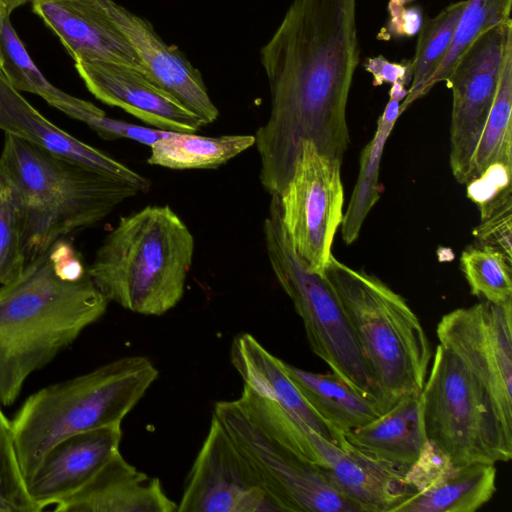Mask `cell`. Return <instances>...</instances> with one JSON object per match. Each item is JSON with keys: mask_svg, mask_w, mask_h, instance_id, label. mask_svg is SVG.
I'll use <instances>...</instances> for the list:
<instances>
[{"mask_svg": "<svg viewBox=\"0 0 512 512\" xmlns=\"http://www.w3.org/2000/svg\"><path fill=\"white\" fill-rule=\"evenodd\" d=\"M356 8L357 0H293L260 49L271 109L254 146L270 195L283 192L306 141L343 161L347 102L360 61Z\"/></svg>", "mask_w": 512, "mask_h": 512, "instance_id": "1", "label": "cell"}, {"mask_svg": "<svg viewBox=\"0 0 512 512\" xmlns=\"http://www.w3.org/2000/svg\"><path fill=\"white\" fill-rule=\"evenodd\" d=\"M108 304L66 238L0 285L1 405H13L28 377L73 344Z\"/></svg>", "mask_w": 512, "mask_h": 512, "instance_id": "2", "label": "cell"}, {"mask_svg": "<svg viewBox=\"0 0 512 512\" xmlns=\"http://www.w3.org/2000/svg\"><path fill=\"white\" fill-rule=\"evenodd\" d=\"M195 251L188 226L169 205H149L120 217L88 265L109 302L160 316L182 299Z\"/></svg>", "mask_w": 512, "mask_h": 512, "instance_id": "3", "label": "cell"}, {"mask_svg": "<svg viewBox=\"0 0 512 512\" xmlns=\"http://www.w3.org/2000/svg\"><path fill=\"white\" fill-rule=\"evenodd\" d=\"M0 167L22 215L25 263L57 240L92 226L139 192L129 184L5 133Z\"/></svg>", "mask_w": 512, "mask_h": 512, "instance_id": "4", "label": "cell"}, {"mask_svg": "<svg viewBox=\"0 0 512 512\" xmlns=\"http://www.w3.org/2000/svg\"><path fill=\"white\" fill-rule=\"evenodd\" d=\"M324 276L365 359L383 411L420 394L433 355L406 300L378 277L351 268L332 254Z\"/></svg>", "mask_w": 512, "mask_h": 512, "instance_id": "5", "label": "cell"}, {"mask_svg": "<svg viewBox=\"0 0 512 512\" xmlns=\"http://www.w3.org/2000/svg\"><path fill=\"white\" fill-rule=\"evenodd\" d=\"M158 375L147 357L125 356L31 394L10 419L26 482L58 441L76 433L121 425Z\"/></svg>", "mask_w": 512, "mask_h": 512, "instance_id": "6", "label": "cell"}, {"mask_svg": "<svg viewBox=\"0 0 512 512\" xmlns=\"http://www.w3.org/2000/svg\"><path fill=\"white\" fill-rule=\"evenodd\" d=\"M420 393L427 439L456 466L512 458V426L487 388L449 348L438 345Z\"/></svg>", "mask_w": 512, "mask_h": 512, "instance_id": "7", "label": "cell"}, {"mask_svg": "<svg viewBox=\"0 0 512 512\" xmlns=\"http://www.w3.org/2000/svg\"><path fill=\"white\" fill-rule=\"evenodd\" d=\"M263 234L273 273L302 319L312 352L336 376L378 401L365 359L328 280L310 271L293 250L282 224L278 195L271 196Z\"/></svg>", "mask_w": 512, "mask_h": 512, "instance_id": "8", "label": "cell"}, {"mask_svg": "<svg viewBox=\"0 0 512 512\" xmlns=\"http://www.w3.org/2000/svg\"><path fill=\"white\" fill-rule=\"evenodd\" d=\"M212 414L252 465L281 512H358L322 469L306 462L254 425L235 401H219Z\"/></svg>", "mask_w": 512, "mask_h": 512, "instance_id": "9", "label": "cell"}, {"mask_svg": "<svg viewBox=\"0 0 512 512\" xmlns=\"http://www.w3.org/2000/svg\"><path fill=\"white\" fill-rule=\"evenodd\" d=\"M341 164L306 141L279 195L282 224L293 250L310 271L320 275H324L344 214Z\"/></svg>", "mask_w": 512, "mask_h": 512, "instance_id": "10", "label": "cell"}, {"mask_svg": "<svg viewBox=\"0 0 512 512\" xmlns=\"http://www.w3.org/2000/svg\"><path fill=\"white\" fill-rule=\"evenodd\" d=\"M510 47L511 19L480 34L461 54L445 82L452 91L449 163L460 184H467L471 179L472 157Z\"/></svg>", "mask_w": 512, "mask_h": 512, "instance_id": "11", "label": "cell"}, {"mask_svg": "<svg viewBox=\"0 0 512 512\" xmlns=\"http://www.w3.org/2000/svg\"><path fill=\"white\" fill-rule=\"evenodd\" d=\"M177 504V512L281 511L213 414Z\"/></svg>", "mask_w": 512, "mask_h": 512, "instance_id": "12", "label": "cell"}, {"mask_svg": "<svg viewBox=\"0 0 512 512\" xmlns=\"http://www.w3.org/2000/svg\"><path fill=\"white\" fill-rule=\"evenodd\" d=\"M512 301L482 300L442 316L436 335L483 383L512 426Z\"/></svg>", "mask_w": 512, "mask_h": 512, "instance_id": "13", "label": "cell"}, {"mask_svg": "<svg viewBox=\"0 0 512 512\" xmlns=\"http://www.w3.org/2000/svg\"><path fill=\"white\" fill-rule=\"evenodd\" d=\"M75 68L87 89L101 102L118 107L154 128L195 133L204 125L173 95L131 66L78 60Z\"/></svg>", "mask_w": 512, "mask_h": 512, "instance_id": "14", "label": "cell"}, {"mask_svg": "<svg viewBox=\"0 0 512 512\" xmlns=\"http://www.w3.org/2000/svg\"><path fill=\"white\" fill-rule=\"evenodd\" d=\"M104 4L135 50L146 75L200 118L205 126L214 123L219 110L209 96L200 71L177 47L166 44L149 21L113 0H104Z\"/></svg>", "mask_w": 512, "mask_h": 512, "instance_id": "15", "label": "cell"}, {"mask_svg": "<svg viewBox=\"0 0 512 512\" xmlns=\"http://www.w3.org/2000/svg\"><path fill=\"white\" fill-rule=\"evenodd\" d=\"M0 130L55 156L125 182L139 193H147L151 188V181L142 174L73 137L48 120L9 83L2 69H0Z\"/></svg>", "mask_w": 512, "mask_h": 512, "instance_id": "16", "label": "cell"}, {"mask_svg": "<svg viewBox=\"0 0 512 512\" xmlns=\"http://www.w3.org/2000/svg\"><path fill=\"white\" fill-rule=\"evenodd\" d=\"M31 2L33 12L58 37L74 62L100 60L145 73L135 50L108 13L104 0Z\"/></svg>", "mask_w": 512, "mask_h": 512, "instance_id": "17", "label": "cell"}, {"mask_svg": "<svg viewBox=\"0 0 512 512\" xmlns=\"http://www.w3.org/2000/svg\"><path fill=\"white\" fill-rule=\"evenodd\" d=\"M121 425L76 433L54 444L27 482L42 511L75 493L119 450Z\"/></svg>", "mask_w": 512, "mask_h": 512, "instance_id": "18", "label": "cell"}, {"mask_svg": "<svg viewBox=\"0 0 512 512\" xmlns=\"http://www.w3.org/2000/svg\"><path fill=\"white\" fill-rule=\"evenodd\" d=\"M317 446L324 461L320 468L358 512H394L414 495L406 472L360 453L344 437L335 444L318 436Z\"/></svg>", "mask_w": 512, "mask_h": 512, "instance_id": "19", "label": "cell"}, {"mask_svg": "<svg viewBox=\"0 0 512 512\" xmlns=\"http://www.w3.org/2000/svg\"><path fill=\"white\" fill-rule=\"evenodd\" d=\"M57 512H177L160 480L139 471L117 450Z\"/></svg>", "mask_w": 512, "mask_h": 512, "instance_id": "20", "label": "cell"}, {"mask_svg": "<svg viewBox=\"0 0 512 512\" xmlns=\"http://www.w3.org/2000/svg\"><path fill=\"white\" fill-rule=\"evenodd\" d=\"M231 364L243 383L282 406L326 440L339 444L343 434L335 431L305 400L285 372L282 360L271 354L251 334L235 336L230 349Z\"/></svg>", "mask_w": 512, "mask_h": 512, "instance_id": "21", "label": "cell"}, {"mask_svg": "<svg viewBox=\"0 0 512 512\" xmlns=\"http://www.w3.org/2000/svg\"><path fill=\"white\" fill-rule=\"evenodd\" d=\"M343 437L360 453L407 472L428 440L420 394L401 399L373 421L344 433Z\"/></svg>", "mask_w": 512, "mask_h": 512, "instance_id": "22", "label": "cell"}, {"mask_svg": "<svg viewBox=\"0 0 512 512\" xmlns=\"http://www.w3.org/2000/svg\"><path fill=\"white\" fill-rule=\"evenodd\" d=\"M289 378L314 411L335 431L344 434L384 413L379 402L366 396L334 373H314L282 360Z\"/></svg>", "mask_w": 512, "mask_h": 512, "instance_id": "23", "label": "cell"}, {"mask_svg": "<svg viewBox=\"0 0 512 512\" xmlns=\"http://www.w3.org/2000/svg\"><path fill=\"white\" fill-rule=\"evenodd\" d=\"M407 86L403 82L391 85L389 100L377 121L375 133L361 151L358 177L341 223L342 240L346 245L357 240L366 217L380 198L381 158L387 139L401 115L400 105L408 93Z\"/></svg>", "mask_w": 512, "mask_h": 512, "instance_id": "24", "label": "cell"}, {"mask_svg": "<svg viewBox=\"0 0 512 512\" xmlns=\"http://www.w3.org/2000/svg\"><path fill=\"white\" fill-rule=\"evenodd\" d=\"M494 464L455 466L431 488L415 493L394 512H474L496 492Z\"/></svg>", "mask_w": 512, "mask_h": 512, "instance_id": "25", "label": "cell"}, {"mask_svg": "<svg viewBox=\"0 0 512 512\" xmlns=\"http://www.w3.org/2000/svg\"><path fill=\"white\" fill-rule=\"evenodd\" d=\"M254 145V135L208 137L168 131L150 146L147 163L173 170L216 169Z\"/></svg>", "mask_w": 512, "mask_h": 512, "instance_id": "26", "label": "cell"}, {"mask_svg": "<svg viewBox=\"0 0 512 512\" xmlns=\"http://www.w3.org/2000/svg\"><path fill=\"white\" fill-rule=\"evenodd\" d=\"M494 165L512 167V47L506 53L497 93L472 157L469 182Z\"/></svg>", "mask_w": 512, "mask_h": 512, "instance_id": "27", "label": "cell"}, {"mask_svg": "<svg viewBox=\"0 0 512 512\" xmlns=\"http://www.w3.org/2000/svg\"><path fill=\"white\" fill-rule=\"evenodd\" d=\"M465 5L466 0L452 2L436 16L425 17L419 28L415 54L411 59L412 79L408 93L400 105L401 114L426 95V85L452 42Z\"/></svg>", "mask_w": 512, "mask_h": 512, "instance_id": "28", "label": "cell"}, {"mask_svg": "<svg viewBox=\"0 0 512 512\" xmlns=\"http://www.w3.org/2000/svg\"><path fill=\"white\" fill-rule=\"evenodd\" d=\"M0 53L2 70L17 91L37 94L63 113L83 100L58 89L44 77L12 27L10 16H4L0 23Z\"/></svg>", "mask_w": 512, "mask_h": 512, "instance_id": "29", "label": "cell"}, {"mask_svg": "<svg viewBox=\"0 0 512 512\" xmlns=\"http://www.w3.org/2000/svg\"><path fill=\"white\" fill-rule=\"evenodd\" d=\"M511 8L512 0H466L452 42L426 85V95L447 81L461 54L480 34L511 19Z\"/></svg>", "mask_w": 512, "mask_h": 512, "instance_id": "30", "label": "cell"}, {"mask_svg": "<svg viewBox=\"0 0 512 512\" xmlns=\"http://www.w3.org/2000/svg\"><path fill=\"white\" fill-rule=\"evenodd\" d=\"M471 294L493 304L512 301V260L490 248L471 246L460 257Z\"/></svg>", "mask_w": 512, "mask_h": 512, "instance_id": "31", "label": "cell"}, {"mask_svg": "<svg viewBox=\"0 0 512 512\" xmlns=\"http://www.w3.org/2000/svg\"><path fill=\"white\" fill-rule=\"evenodd\" d=\"M22 215L15 189L0 167V285L23 271Z\"/></svg>", "mask_w": 512, "mask_h": 512, "instance_id": "32", "label": "cell"}, {"mask_svg": "<svg viewBox=\"0 0 512 512\" xmlns=\"http://www.w3.org/2000/svg\"><path fill=\"white\" fill-rule=\"evenodd\" d=\"M0 403V512H39L15 449L11 420Z\"/></svg>", "mask_w": 512, "mask_h": 512, "instance_id": "33", "label": "cell"}, {"mask_svg": "<svg viewBox=\"0 0 512 512\" xmlns=\"http://www.w3.org/2000/svg\"><path fill=\"white\" fill-rule=\"evenodd\" d=\"M69 117L84 122L100 138L109 141L129 139L150 147L168 132L110 118L89 101L82 108L73 111Z\"/></svg>", "mask_w": 512, "mask_h": 512, "instance_id": "34", "label": "cell"}, {"mask_svg": "<svg viewBox=\"0 0 512 512\" xmlns=\"http://www.w3.org/2000/svg\"><path fill=\"white\" fill-rule=\"evenodd\" d=\"M480 220L473 230L475 246L493 249L512 260V197Z\"/></svg>", "mask_w": 512, "mask_h": 512, "instance_id": "35", "label": "cell"}, {"mask_svg": "<svg viewBox=\"0 0 512 512\" xmlns=\"http://www.w3.org/2000/svg\"><path fill=\"white\" fill-rule=\"evenodd\" d=\"M449 456L430 440L424 444L418 458L405 473V481L414 494L423 492L453 471Z\"/></svg>", "mask_w": 512, "mask_h": 512, "instance_id": "36", "label": "cell"}, {"mask_svg": "<svg viewBox=\"0 0 512 512\" xmlns=\"http://www.w3.org/2000/svg\"><path fill=\"white\" fill-rule=\"evenodd\" d=\"M364 69L372 75L373 85L393 84L403 82L410 85L412 79L411 59L405 63L391 62L384 56L366 58L363 62Z\"/></svg>", "mask_w": 512, "mask_h": 512, "instance_id": "37", "label": "cell"}, {"mask_svg": "<svg viewBox=\"0 0 512 512\" xmlns=\"http://www.w3.org/2000/svg\"><path fill=\"white\" fill-rule=\"evenodd\" d=\"M31 0H0V4L3 6L5 13L7 16H10V14L18 7L26 4Z\"/></svg>", "mask_w": 512, "mask_h": 512, "instance_id": "38", "label": "cell"}, {"mask_svg": "<svg viewBox=\"0 0 512 512\" xmlns=\"http://www.w3.org/2000/svg\"><path fill=\"white\" fill-rule=\"evenodd\" d=\"M4 16H7L6 13H5V10L3 8V6L0 4V23H1V20ZM2 66H3V59H2V56H1V53H0V69H2Z\"/></svg>", "mask_w": 512, "mask_h": 512, "instance_id": "39", "label": "cell"}]
</instances>
